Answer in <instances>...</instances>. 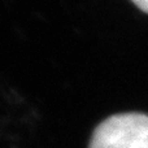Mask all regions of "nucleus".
Instances as JSON below:
<instances>
[{
  "label": "nucleus",
  "instance_id": "f03ea898",
  "mask_svg": "<svg viewBox=\"0 0 148 148\" xmlns=\"http://www.w3.org/2000/svg\"><path fill=\"white\" fill-rule=\"evenodd\" d=\"M131 1H133L140 10L148 13V0H131Z\"/></svg>",
  "mask_w": 148,
  "mask_h": 148
},
{
  "label": "nucleus",
  "instance_id": "f257e3e1",
  "mask_svg": "<svg viewBox=\"0 0 148 148\" xmlns=\"http://www.w3.org/2000/svg\"><path fill=\"white\" fill-rule=\"evenodd\" d=\"M88 148H148V116L135 112L110 116L95 129Z\"/></svg>",
  "mask_w": 148,
  "mask_h": 148
}]
</instances>
